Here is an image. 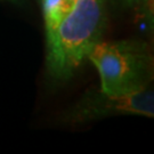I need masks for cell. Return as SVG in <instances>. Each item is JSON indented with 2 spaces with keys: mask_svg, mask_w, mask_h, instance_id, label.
I'll return each instance as SVG.
<instances>
[{
  "mask_svg": "<svg viewBox=\"0 0 154 154\" xmlns=\"http://www.w3.org/2000/svg\"><path fill=\"white\" fill-rule=\"evenodd\" d=\"M105 22V0H75L56 28L47 33L50 75L58 80L71 77L100 40Z\"/></svg>",
  "mask_w": 154,
  "mask_h": 154,
  "instance_id": "6da1fadb",
  "label": "cell"
},
{
  "mask_svg": "<svg viewBox=\"0 0 154 154\" xmlns=\"http://www.w3.org/2000/svg\"><path fill=\"white\" fill-rule=\"evenodd\" d=\"M87 57L98 71L100 90L104 93H130L147 87L152 73V56L144 42L98 40Z\"/></svg>",
  "mask_w": 154,
  "mask_h": 154,
  "instance_id": "7a4b0ae2",
  "label": "cell"
},
{
  "mask_svg": "<svg viewBox=\"0 0 154 154\" xmlns=\"http://www.w3.org/2000/svg\"><path fill=\"white\" fill-rule=\"evenodd\" d=\"M113 114H137L147 118L154 116V96L147 87L130 93H95L85 97L73 112L75 119L91 120Z\"/></svg>",
  "mask_w": 154,
  "mask_h": 154,
  "instance_id": "3957f363",
  "label": "cell"
},
{
  "mask_svg": "<svg viewBox=\"0 0 154 154\" xmlns=\"http://www.w3.org/2000/svg\"><path fill=\"white\" fill-rule=\"evenodd\" d=\"M46 33L53 31L71 9L75 0H41Z\"/></svg>",
  "mask_w": 154,
  "mask_h": 154,
  "instance_id": "277c9868",
  "label": "cell"
},
{
  "mask_svg": "<svg viewBox=\"0 0 154 154\" xmlns=\"http://www.w3.org/2000/svg\"><path fill=\"white\" fill-rule=\"evenodd\" d=\"M125 4L134 9L144 13L149 21L153 17V0H123Z\"/></svg>",
  "mask_w": 154,
  "mask_h": 154,
  "instance_id": "5b68a950",
  "label": "cell"
}]
</instances>
